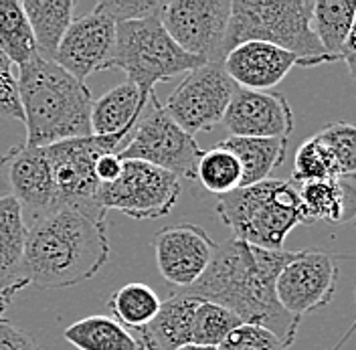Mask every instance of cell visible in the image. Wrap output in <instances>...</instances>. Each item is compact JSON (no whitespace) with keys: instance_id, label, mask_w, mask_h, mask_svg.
Returning a JSON list of instances; mask_svg holds the SVG:
<instances>
[{"instance_id":"obj_1","label":"cell","mask_w":356,"mask_h":350,"mask_svg":"<svg viewBox=\"0 0 356 350\" xmlns=\"http://www.w3.org/2000/svg\"><path fill=\"white\" fill-rule=\"evenodd\" d=\"M296 255L298 251H269L233 237L217 243L211 265L199 282L177 292L227 308L243 324L264 326L291 347L300 318L288 314L277 302L275 282Z\"/></svg>"},{"instance_id":"obj_2","label":"cell","mask_w":356,"mask_h":350,"mask_svg":"<svg viewBox=\"0 0 356 350\" xmlns=\"http://www.w3.org/2000/svg\"><path fill=\"white\" fill-rule=\"evenodd\" d=\"M110 257L102 207L55 205L26 227L22 278L41 289H63L91 280Z\"/></svg>"},{"instance_id":"obj_3","label":"cell","mask_w":356,"mask_h":350,"mask_svg":"<svg viewBox=\"0 0 356 350\" xmlns=\"http://www.w3.org/2000/svg\"><path fill=\"white\" fill-rule=\"evenodd\" d=\"M17 86L29 146L91 136V91L55 61L33 57L19 67Z\"/></svg>"},{"instance_id":"obj_4","label":"cell","mask_w":356,"mask_h":350,"mask_svg":"<svg viewBox=\"0 0 356 350\" xmlns=\"http://www.w3.org/2000/svg\"><path fill=\"white\" fill-rule=\"evenodd\" d=\"M312 10L314 0H231V19L221 49L222 59L239 45L259 41L293 53L300 67L328 63L312 26Z\"/></svg>"},{"instance_id":"obj_5","label":"cell","mask_w":356,"mask_h":350,"mask_svg":"<svg viewBox=\"0 0 356 350\" xmlns=\"http://www.w3.org/2000/svg\"><path fill=\"white\" fill-rule=\"evenodd\" d=\"M217 213L235 239L269 251L284 249L289 233L298 225L308 223L298 189L289 180L277 178L222 195L217 202Z\"/></svg>"},{"instance_id":"obj_6","label":"cell","mask_w":356,"mask_h":350,"mask_svg":"<svg viewBox=\"0 0 356 350\" xmlns=\"http://www.w3.org/2000/svg\"><path fill=\"white\" fill-rule=\"evenodd\" d=\"M207 61L199 57L184 53L170 39L160 17L115 24V47L110 69L124 71L128 77L126 81L144 93H152L156 83L168 81L175 75H186Z\"/></svg>"},{"instance_id":"obj_7","label":"cell","mask_w":356,"mask_h":350,"mask_svg":"<svg viewBox=\"0 0 356 350\" xmlns=\"http://www.w3.org/2000/svg\"><path fill=\"white\" fill-rule=\"evenodd\" d=\"M148 104L150 111L140 118L130 142L118 156L122 160L148 162L177 178L197 180V164L202 156L199 142L166 113L156 91L150 93Z\"/></svg>"},{"instance_id":"obj_8","label":"cell","mask_w":356,"mask_h":350,"mask_svg":"<svg viewBox=\"0 0 356 350\" xmlns=\"http://www.w3.org/2000/svg\"><path fill=\"white\" fill-rule=\"evenodd\" d=\"M128 142L130 140L118 136H88L44 146L55 182L57 205L99 207L97 193L102 184L95 178V162L104 154H120Z\"/></svg>"},{"instance_id":"obj_9","label":"cell","mask_w":356,"mask_h":350,"mask_svg":"<svg viewBox=\"0 0 356 350\" xmlns=\"http://www.w3.org/2000/svg\"><path fill=\"white\" fill-rule=\"evenodd\" d=\"M180 197V178L148 162L124 160L122 175L97 193L99 207L122 211L132 219L166 217Z\"/></svg>"},{"instance_id":"obj_10","label":"cell","mask_w":356,"mask_h":350,"mask_svg":"<svg viewBox=\"0 0 356 350\" xmlns=\"http://www.w3.org/2000/svg\"><path fill=\"white\" fill-rule=\"evenodd\" d=\"M237 89L222 63H204L184 75L170 93L164 110L191 136L211 132L222 122Z\"/></svg>"},{"instance_id":"obj_11","label":"cell","mask_w":356,"mask_h":350,"mask_svg":"<svg viewBox=\"0 0 356 350\" xmlns=\"http://www.w3.org/2000/svg\"><path fill=\"white\" fill-rule=\"evenodd\" d=\"M231 19V0L164 2L160 22L170 39L188 55L207 63H222V41Z\"/></svg>"},{"instance_id":"obj_12","label":"cell","mask_w":356,"mask_h":350,"mask_svg":"<svg viewBox=\"0 0 356 350\" xmlns=\"http://www.w3.org/2000/svg\"><path fill=\"white\" fill-rule=\"evenodd\" d=\"M340 267L330 253L298 251L280 271L275 296L282 308L302 320V316L326 308L334 300Z\"/></svg>"},{"instance_id":"obj_13","label":"cell","mask_w":356,"mask_h":350,"mask_svg":"<svg viewBox=\"0 0 356 350\" xmlns=\"http://www.w3.org/2000/svg\"><path fill=\"white\" fill-rule=\"evenodd\" d=\"M160 276L177 289H186L207 271L217 243L195 223H177L160 229L152 239Z\"/></svg>"},{"instance_id":"obj_14","label":"cell","mask_w":356,"mask_h":350,"mask_svg":"<svg viewBox=\"0 0 356 350\" xmlns=\"http://www.w3.org/2000/svg\"><path fill=\"white\" fill-rule=\"evenodd\" d=\"M113 47L115 22L99 10H91L86 17L71 22L53 61L86 83L91 73L110 69Z\"/></svg>"},{"instance_id":"obj_15","label":"cell","mask_w":356,"mask_h":350,"mask_svg":"<svg viewBox=\"0 0 356 350\" xmlns=\"http://www.w3.org/2000/svg\"><path fill=\"white\" fill-rule=\"evenodd\" d=\"M0 182L8 189V195L19 200L22 211H31L33 217L57 205L55 182L44 148L29 146L26 142L10 146L0 156Z\"/></svg>"},{"instance_id":"obj_16","label":"cell","mask_w":356,"mask_h":350,"mask_svg":"<svg viewBox=\"0 0 356 350\" xmlns=\"http://www.w3.org/2000/svg\"><path fill=\"white\" fill-rule=\"evenodd\" d=\"M222 124L235 138H280L289 140L293 111L284 93L237 89Z\"/></svg>"},{"instance_id":"obj_17","label":"cell","mask_w":356,"mask_h":350,"mask_svg":"<svg viewBox=\"0 0 356 350\" xmlns=\"http://www.w3.org/2000/svg\"><path fill=\"white\" fill-rule=\"evenodd\" d=\"M296 65L298 57L293 53L259 41L239 45L222 59L227 75L237 83V88L253 91L275 88Z\"/></svg>"},{"instance_id":"obj_18","label":"cell","mask_w":356,"mask_h":350,"mask_svg":"<svg viewBox=\"0 0 356 350\" xmlns=\"http://www.w3.org/2000/svg\"><path fill=\"white\" fill-rule=\"evenodd\" d=\"M148 102L150 93L140 91L130 81L115 86L91 106V136L130 140Z\"/></svg>"},{"instance_id":"obj_19","label":"cell","mask_w":356,"mask_h":350,"mask_svg":"<svg viewBox=\"0 0 356 350\" xmlns=\"http://www.w3.org/2000/svg\"><path fill=\"white\" fill-rule=\"evenodd\" d=\"M200 304L199 298L172 292L150 324L140 330V342L144 350H178L193 344V322Z\"/></svg>"},{"instance_id":"obj_20","label":"cell","mask_w":356,"mask_h":350,"mask_svg":"<svg viewBox=\"0 0 356 350\" xmlns=\"http://www.w3.org/2000/svg\"><path fill=\"white\" fill-rule=\"evenodd\" d=\"M308 223H353L356 219V189L340 178L293 184Z\"/></svg>"},{"instance_id":"obj_21","label":"cell","mask_w":356,"mask_h":350,"mask_svg":"<svg viewBox=\"0 0 356 350\" xmlns=\"http://www.w3.org/2000/svg\"><path fill=\"white\" fill-rule=\"evenodd\" d=\"M26 243L24 211L17 198L0 197V289L19 294L26 282L22 278Z\"/></svg>"},{"instance_id":"obj_22","label":"cell","mask_w":356,"mask_h":350,"mask_svg":"<svg viewBox=\"0 0 356 350\" xmlns=\"http://www.w3.org/2000/svg\"><path fill=\"white\" fill-rule=\"evenodd\" d=\"M222 148L237 156L243 178L241 186L264 182L269 175L280 168L288 154V140L280 138H235L229 136L219 142Z\"/></svg>"},{"instance_id":"obj_23","label":"cell","mask_w":356,"mask_h":350,"mask_svg":"<svg viewBox=\"0 0 356 350\" xmlns=\"http://www.w3.org/2000/svg\"><path fill=\"white\" fill-rule=\"evenodd\" d=\"M22 10L35 35L39 55L53 61L57 47L73 22V0H24Z\"/></svg>"},{"instance_id":"obj_24","label":"cell","mask_w":356,"mask_h":350,"mask_svg":"<svg viewBox=\"0 0 356 350\" xmlns=\"http://www.w3.org/2000/svg\"><path fill=\"white\" fill-rule=\"evenodd\" d=\"M356 0H318L312 10V26L328 63L340 61L353 29Z\"/></svg>"},{"instance_id":"obj_25","label":"cell","mask_w":356,"mask_h":350,"mask_svg":"<svg viewBox=\"0 0 356 350\" xmlns=\"http://www.w3.org/2000/svg\"><path fill=\"white\" fill-rule=\"evenodd\" d=\"M65 340L79 350H144L136 338L110 316H88L63 332Z\"/></svg>"},{"instance_id":"obj_26","label":"cell","mask_w":356,"mask_h":350,"mask_svg":"<svg viewBox=\"0 0 356 350\" xmlns=\"http://www.w3.org/2000/svg\"><path fill=\"white\" fill-rule=\"evenodd\" d=\"M0 53L10 65H26L39 55L33 29L19 0H0Z\"/></svg>"},{"instance_id":"obj_27","label":"cell","mask_w":356,"mask_h":350,"mask_svg":"<svg viewBox=\"0 0 356 350\" xmlns=\"http://www.w3.org/2000/svg\"><path fill=\"white\" fill-rule=\"evenodd\" d=\"M160 304L162 302L154 289L140 282L122 285L108 300V308L113 314V320L126 330H142L146 324H150L160 310Z\"/></svg>"},{"instance_id":"obj_28","label":"cell","mask_w":356,"mask_h":350,"mask_svg":"<svg viewBox=\"0 0 356 350\" xmlns=\"http://www.w3.org/2000/svg\"><path fill=\"white\" fill-rule=\"evenodd\" d=\"M243 170L237 156L217 144L211 150H202L199 164H197V180L200 186L217 197L229 195L241 189Z\"/></svg>"},{"instance_id":"obj_29","label":"cell","mask_w":356,"mask_h":350,"mask_svg":"<svg viewBox=\"0 0 356 350\" xmlns=\"http://www.w3.org/2000/svg\"><path fill=\"white\" fill-rule=\"evenodd\" d=\"M241 324L243 322L227 308L200 300L193 322V344L219 349L222 340Z\"/></svg>"},{"instance_id":"obj_30","label":"cell","mask_w":356,"mask_h":350,"mask_svg":"<svg viewBox=\"0 0 356 350\" xmlns=\"http://www.w3.org/2000/svg\"><path fill=\"white\" fill-rule=\"evenodd\" d=\"M316 138L326 146L334 160L336 178H355L356 176V124L334 122L324 126Z\"/></svg>"},{"instance_id":"obj_31","label":"cell","mask_w":356,"mask_h":350,"mask_svg":"<svg viewBox=\"0 0 356 350\" xmlns=\"http://www.w3.org/2000/svg\"><path fill=\"white\" fill-rule=\"evenodd\" d=\"M336 178V168L330 152L326 146L312 136L302 142V146L296 150L293 156V173H291V184H304L312 180H326Z\"/></svg>"},{"instance_id":"obj_32","label":"cell","mask_w":356,"mask_h":350,"mask_svg":"<svg viewBox=\"0 0 356 350\" xmlns=\"http://www.w3.org/2000/svg\"><path fill=\"white\" fill-rule=\"evenodd\" d=\"M219 350H289V347L264 326L241 324L222 340Z\"/></svg>"},{"instance_id":"obj_33","label":"cell","mask_w":356,"mask_h":350,"mask_svg":"<svg viewBox=\"0 0 356 350\" xmlns=\"http://www.w3.org/2000/svg\"><path fill=\"white\" fill-rule=\"evenodd\" d=\"M162 6L164 2L158 0H102L95 4L93 10L108 15L118 24V22L142 21L148 17H160Z\"/></svg>"},{"instance_id":"obj_34","label":"cell","mask_w":356,"mask_h":350,"mask_svg":"<svg viewBox=\"0 0 356 350\" xmlns=\"http://www.w3.org/2000/svg\"><path fill=\"white\" fill-rule=\"evenodd\" d=\"M0 116L22 122V108L21 100H19L17 77L13 75L10 61L2 53H0Z\"/></svg>"},{"instance_id":"obj_35","label":"cell","mask_w":356,"mask_h":350,"mask_svg":"<svg viewBox=\"0 0 356 350\" xmlns=\"http://www.w3.org/2000/svg\"><path fill=\"white\" fill-rule=\"evenodd\" d=\"M0 350H43L26 330L0 316Z\"/></svg>"},{"instance_id":"obj_36","label":"cell","mask_w":356,"mask_h":350,"mask_svg":"<svg viewBox=\"0 0 356 350\" xmlns=\"http://www.w3.org/2000/svg\"><path fill=\"white\" fill-rule=\"evenodd\" d=\"M122 164H124V160L118 154H104L95 162V178L99 180V184L113 182L118 176L122 175Z\"/></svg>"},{"instance_id":"obj_37","label":"cell","mask_w":356,"mask_h":350,"mask_svg":"<svg viewBox=\"0 0 356 350\" xmlns=\"http://www.w3.org/2000/svg\"><path fill=\"white\" fill-rule=\"evenodd\" d=\"M342 61L346 63V69L353 77V81H356V15L355 21H353V29L348 33V39L344 45V51H342Z\"/></svg>"},{"instance_id":"obj_38","label":"cell","mask_w":356,"mask_h":350,"mask_svg":"<svg viewBox=\"0 0 356 350\" xmlns=\"http://www.w3.org/2000/svg\"><path fill=\"white\" fill-rule=\"evenodd\" d=\"M17 294H13V292H6V289H0V316L4 314V310L10 306V302H13V298H15Z\"/></svg>"},{"instance_id":"obj_39","label":"cell","mask_w":356,"mask_h":350,"mask_svg":"<svg viewBox=\"0 0 356 350\" xmlns=\"http://www.w3.org/2000/svg\"><path fill=\"white\" fill-rule=\"evenodd\" d=\"M355 300H356V287H355ZM355 330H356V320H355V324L350 326V330H348V332H346V334L342 336V340H340V342H338V344H336V347H334L332 350H340V347H342V344H344V342H346V340L350 338V334H353Z\"/></svg>"},{"instance_id":"obj_40","label":"cell","mask_w":356,"mask_h":350,"mask_svg":"<svg viewBox=\"0 0 356 350\" xmlns=\"http://www.w3.org/2000/svg\"><path fill=\"white\" fill-rule=\"evenodd\" d=\"M178 350H219L215 347H200V344H186V347H180Z\"/></svg>"},{"instance_id":"obj_41","label":"cell","mask_w":356,"mask_h":350,"mask_svg":"<svg viewBox=\"0 0 356 350\" xmlns=\"http://www.w3.org/2000/svg\"><path fill=\"white\" fill-rule=\"evenodd\" d=\"M353 225H355V227H356V219H355V221H353Z\"/></svg>"}]
</instances>
